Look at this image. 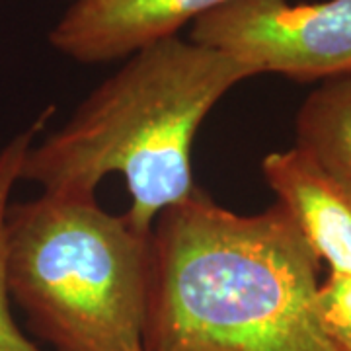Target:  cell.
<instances>
[{"label": "cell", "instance_id": "cell-1", "mask_svg": "<svg viewBox=\"0 0 351 351\" xmlns=\"http://www.w3.org/2000/svg\"><path fill=\"white\" fill-rule=\"evenodd\" d=\"M318 269L279 203L240 215L197 188L152 226L143 351H343L318 314Z\"/></svg>", "mask_w": 351, "mask_h": 351}, {"label": "cell", "instance_id": "cell-2", "mask_svg": "<svg viewBox=\"0 0 351 351\" xmlns=\"http://www.w3.org/2000/svg\"><path fill=\"white\" fill-rule=\"evenodd\" d=\"M252 78L221 51L180 36L125 57L71 119L34 143L22 180L45 193L96 195L108 174H121L131 195L125 217L151 232L166 209L197 189L191 152L203 119L228 90Z\"/></svg>", "mask_w": 351, "mask_h": 351}, {"label": "cell", "instance_id": "cell-3", "mask_svg": "<svg viewBox=\"0 0 351 351\" xmlns=\"http://www.w3.org/2000/svg\"><path fill=\"white\" fill-rule=\"evenodd\" d=\"M152 230L96 195L10 203L6 281L27 328L55 351H143Z\"/></svg>", "mask_w": 351, "mask_h": 351}, {"label": "cell", "instance_id": "cell-4", "mask_svg": "<svg viewBox=\"0 0 351 351\" xmlns=\"http://www.w3.org/2000/svg\"><path fill=\"white\" fill-rule=\"evenodd\" d=\"M189 39L232 57L252 76L324 82L351 73V0H234L195 20Z\"/></svg>", "mask_w": 351, "mask_h": 351}, {"label": "cell", "instance_id": "cell-5", "mask_svg": "<svg viewBox=\"0 0 351 351\" xmlns=\"http://www.w3.org/2000/svg\"><path fill=\"white\" fill-rule=\"evenodd\" d=\"M234 0H73L51 45L82 64L125 59Z\"/></svg>", "mask_w": 351, "mask_h": 351}, {"label": "cell", "instance_id": "cell-6", "mask_svg": "<svg viewBox=\"0 0 351 351\" xmlns=\"http://www.w3.org/2000/svg\"><path fill=\"white\" fill-rule=\"evenodd\" d=\"M262 174L277 203L330 271L351 274V191L306 151L269 152Z\"/></svg>", "mask_w": 351, "mask_h": 351}, {"label": "cell", "instance_id": "cell-7", "mask_svg": "<svg viewBox=\"0 0 351 351\" xmlns=\"http://www.w3.org/2000/svg\"><path fill=\"white\" fill-rule=\"evenodd\" d=\"M295 147L351 191V73L324 80L302 101Z\"/></svg>", "mask_w": 351, "mask_h": 351}, {"label": "cell", "instance_id": "cell-8", "mask_svg": "<svg viewBox=\"0 0 351 351\" xmlns=\"http://www.w3.org/2000/svg\"><path fill=\"white\" fill-rule=\"evenodd\" d=\"M49 113H43L34 125L18 133L0 149V351H43L20 330L10 308V291L6 281V213L14 186L22 180L20 174L25 154L36 143Z\"/></svg>", "mask_w": 351, "mask_h": 351}, {"label": "cell", "instance_id": "cell-9", "mask_svg": "<svg viewBox=\"0 0 351 351\" xmlns=\"http://www.w3.org/2000/svg\"><path fill=\"white\" fill-rule=\"evenodd\" d=\"M316 304L328 336L343 351H351V274L330 271L318 285Z\"/></svg>", "mask_w": 351, "mask_h": 351}, {"label": "cell", "instance_id": "cell-10", "mask_svg": "<svg viewBox=\"0 0 351 351\" xmlns=\"http://www.w3.org/2000/svg\"><path fill=\"white\" fill-rule=\"evenodd\" d=\"M69 2H73V0H69Z\"/></svg>", "mask_w": 351, "mask_h": 351}]
</instances>
